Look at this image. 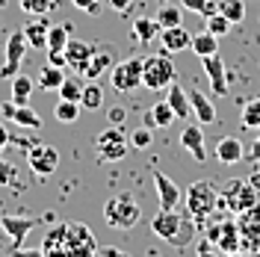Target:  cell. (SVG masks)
Wrapping results in <instances>:
<instances>
[{"label":"cell","instance_id":"bcb514c9","mask_svg":"<svg viewBox=\"0 0 260 257\" xmlns=\"http://www.w3.org/2000/svg\"><path fill=\"white\" fill-rule=\"evenodd\" d=\"M248 183H251V186H254V192L260 195V166H254V172L248 175Z\"/></svg>","mask_w":260,"mask_h":257},{"label":"cell","instance_id":"277c9868","mask_svg":"<svg viewBox=\"0 0 260 257\" xmlns=\"http://www.w3.org/2000/svg\"><path fill=\"white\" fill-rule=\"evenodd\" d=\"M98 242L95 234L83 222H65L62 225V257H86L95 254Z\"/></svg>","mask_w":260,"mask_h":257},{"label":"cell","instance_id":"f6af8a7d","mask_svg":"<svg viewBox=\"0 0 260 257\" xmlns=\"http://www.w3.org/2000/svg\"><path fill=\"white\" fill-rule=\"evenodd\" d=\"M124 118H127V113H124L121 107H115V110H110V121H113V124H124Z\"/></svg>","mask_w":260,"mask_h":257},{"label":"cell","instance_id":"4dcf8cb0","mask_svg":"<svg viewBox=\"0 0 260 257\" xmlns=\"http://www.w3.org/2000/svg\"><path fill=\"white\" fill-rule=\"evenodd\" d=\"M71 39V24H56L48 30V50H65Z\"/></svg>","mask_w":260,"mask_h":257},{"label":"cell","instance_id":"c3c4849f","mask_svg":"<svg viewBox=\"0 0 260 257\" xmlns=\"http://www.w3.org/2000/svg\"><path fill=\"white\" fill-rule=\"evenodd\" d=\"M248 157L254 163H260V139H254V145H251V151H248Z\"/></svg>","mask_w":260,"mask_h":257},{"label":"cell","instance_id":"e575fe53","mask_svg":"<svg viewBox=\"0 0 260 257\" xmlns=\"http://www.w3.org/2000/svg\"><path fill=\"white\" fill-rule=\"evenodd\" d=\"M243 127H248V130L260 127V98H251L243 107Z\"/></svg>","mask_w":260,"mask_h":257},{"label":"cell","instance_id":"ac0fdd59","mask_svg":"<svg viewBox=\"0 0 260 257\" xmlns=\"http://www.w3.org/2000/svg\"><path fill=\"white\" fill-rule=\"evenodd\" d=\"M243 157H245V151H243V142L237 136H222L216 142V160L222 163V166H237Z\"/></svg>","mask_w":260,"mask_h":257},{"label":"cell","instance_id":"f1b7e54d","mask_svg":"<svg viewBox=\"0 0 260 257\" xmlns=\"http://www.w3.org/2000/svg\"><path fill=\"white\" fill-rule=\"evenodd\" d=\"M157 24H160V30H166V27H178L180 18H183V12H180V6H175V3H162L160 9H157Z\"/></svg>","mask_w":260,"mask_h":257},{"label":"cell","instance_id":"f546056e","mask_svg":"<svg viewBox=\"0 0 260 257\" xmlns=\"http://www.w3.org/2000/svg\"><path fill=\"white\" fill-rule=\"evenodd\" d=\"M80 110L83 107L77 104V101H65V98H59L53 115H56V121H62V124H74V121L80 118Z\"/></svg>","mask_w":260,"mask_h":257},{"label":"cell","instance_id":"d6a6232c","mask_svg":"<svg viewBox=\"0 0 260 257\" xmlns=\"http://www.w3.org/2000/svg\"><path fill=\"white\" fill-rule=\"evenodd\" d=\"M80 107H83V110H98V107H104V89H101L98 83H89V86H83Z\"/></svg>","mask_w":260,"mask_h":257},{"label":"cell","instance_id":"6da1fadb","mask_svg":"<svg viewBox=\"0 0 260 257\" xmlns=\"http://www.w3.org/2000/svg\"><path fill=\"white\" fill-rule=\"evenodd\" d=\"M151 231H154V237H160V240L172 242V245H189L195 240V222L189 216H183L178 210H160L154 219H151Z\"/></svg>","mask_w":260,"mask_h":257},{"label":"cell","instance_id":"7dc6e473","mask_svg":"<svg viewBox=\"0 0 260 257\" xmlns=\"http://www.w3.org/2000/svg\"><path fill=\"white\" fill-rule=\"evenodd\" d=\"M9 142H12V136H9V130H6L3 124H0V151H3V148H6Z\"/></svg>","mask_w":260,"mask_h":257},{"label":"cell","instance_id":"30bf717a","mask_svg":"<svg viewBox=\"0 0 260 257\" xmlns=\"http://www.w3.org/2000/svg\"><path fill=\"white\" fill-rule=\"evenodd\" d=\"M27 163H30V169L39 177H50L56 169H59V151H56L53 145L36 142L30 151H27Z\"/></svg>","mask_w":260,"mask_h":257},{"label":"cell","instance_id":"f907efd6","mask_svg":"<svg viewBox=\"0 0 260 257\" xmlns=\"http://www.w3.org/2000/svg\"><path fill=\"white\" fill-rule=\"evenodd\" d=\"M6 3H9V0H0V9H3V6H6Z\"/></svg>","mask_w":260,"mask_h":257},{"label":"cell","instance_id":"4fadbf2b","mask_svg":"<svg viewBox=\"0 0 260 257\" xmlns=\"http://www.w3.org/2000/svg\"><path fill=\"white\" fill-rule=\"evenodd\" d=\"M151 177H154V189H157V198H160V210H175L180 201V186L166 177L160 169H151Z\"/></svg>","mask_w":260,"mask_h":257},{"label":"cell","instance_id":"cb8c5ba5","mask_svg":"<svg viewBox=\"0 0 260 257\" xmlns=\"http://www.w3.org/2000/svg\"><path fill=\"white\" fill-rule=\"evenodd\" d=\"M48 21H32L24 27V36H27V45L36 50H48Z\"/></svg>","mask_w":260,"mask_h":257},{"label":"cell","instance_id":"603a6c76","mask_svg":"<svg viewBox=\"0 0 260 257\" xmlns=\"http://www.w3.org/2000/svg\"><path fill=\"white\" fill-rule=\"evenodd\" d=\"M9 121H15L18 127H27V130H39L42 127V115L32 110L30 104H15V110L9 115Z\"/></svg>","mask_w":260,"mask_h":257},{"label":"cell","instance_id":"1f68e13d","mask_svg":"<svg viewBox=\"0 0 260 257\" xmlns=\"http://www.w3.org/2000/svg\"><path fill=\"white\" fill-rule=\"evenodd\" d=\"M62 80H65L62 68H56V65H50V62L39 71V86H42V89H59Z\"/></svg>","mask_w":260,"mask_h":257},{"label":"cell","instance_id":"484cf974","mask_svg":"<svg viewBox=\"0 0 260 257\" xmlns=\"http://www.w3.org/2000/svg\"><path fill=\"white\" fill-rule=\"evenodd\" d=\"M189 48H192L198 56H210V53H219V36H213L210 30L195 33V36H192V45H189Z\"/></svg>","mask_w":260,"mask_h":257},{"label":"cell","instance_id":"5bb4252c","mask_svg":"<svg viewBox=\"0 0 260 257\" xmlns=\"http://www.w3.org/2000/svg\"><path fill=\"white\" fill-rule=\"evenodd\" d=\"M95 45L92 42H83V39H68V45H65V56H68V68H74L77 74H86V68H89V59H92V53H95Z\"/></svg>","mask_w":260,"mask_h":257},{"label":"cell","instance_id":"8992f818","mask_svg":"<svg viewBox=\"0 0 260 257\" xmlns=\"http://www.w3.org/2000/svg\"><path fill=\"white\" fill-rule=\"evenodd\" d=\"M175 83V62L166 53H154L142 59V86L151 92H160Z\"/></svg>","mask_w":260,"mask_h":257},{"label":"cell","instance_id":"7a4b0ae2","mask_svg":"<svg viewBox=\"0 0 260 257\" xmlns=\"http://www.w3.org/2000/svg\"><path fill=\"white\" fill-rule=\"evenodd\" d=\"M219 207V189L210 180H195L186 189V216L195 222L198 231H204V225L210 222L213 210Z\"/></svg>","mask_w":260,"mask_h":257},{"label":"cell","instance_id":"52a82bcc","mask_svg":"<svg viewBox=\"0 0 260 257\" xmlns=\"http://www.w3.org/2000/svg\"><path fill=\"white\" fill-rule=\"evenodd\" d=\"M95 151H98V157L104 163H118V160H124L127 157V136H124V130H121V124H110L107 130H101L95 139Z\"/></svg>","mask_w":260,"mask_h":257},{"label":"cell","instance_id":"681fc988","mask_svg":"<svg viewBox=\"0 0 260 257\" xmlns=\"http://www.w3.org/2000/svg\"><path fill=\"white\" fill-rule=\"evenodd\" d=\"M213 248H216V245H213L210 240H207V242H201V245H198V251H201V254H207V251H213Z\"/></svg>","mask_w":260,"mask_h":257},{"label":"cell","instance_id":"d590c367","mask_svg":"<svg viewBox=\"0 0 260 257\" xmlns=\"http://www.w3.org/2000/svg\"><path fill=\"white\" fill-rule=\"evenodd\" d=\"M231 27H234V24H231V21H228L219 9H216L213 15H207V30H210L213 36H219V39H222V36H228V33H231Z\"/></svg>","mask_w":260,"mask_h":257},{"label":"cell","instance_id":"7bdbcfd3","mask_svg":"<svg viewBox=\"0 0 260 257\" xmlns=\"http://www.w3.org/2000/svg\"><path fill=\"white\" fill-rule=\"evenodd\" d=\"M71 3H74L77 9H83V12H92V15L101 9V0H71Z\"/></svg>","mask_w":260,"mask_h":257},{"label":"cell","instance_id":"8fae6325","mask_svg":"<svg viewBox=\"0 0 260 257\" xmlns=\"http://www.w3.org/2000/svg\"><path fill=\"white\" fill-rule=\"evenodd\" d=\"M240 237H243V251H257L260 248V204L243 210L237 216Z\"/></svg>","mask_w":260,"mask_h":257},{"label":"cell","instance_id":"ab89813d","mask_svg":"<svg viewBox=\"0 0 260 257\" xmlns=\"http://www.w3.org/2000/svg\"><path fill=\"white\" fill-rule=\"evenodd\" d=\"M151 139H154V136H151V130H148V127H136L127 136L130 148H139V151H142V148H148V145H151Z\"/></svg>","mask_w":260,"mask_h":257},{"label":"cell","instance_id":"60d3db41","mask_svg":"<svg viewBox=\"0 0 260 257\" xmlns=\"http://www.w3.org/2000/svg\"><path fill=\"white\" fill-rule=\"evenodd\" d=\"M9 183H15V169H12V163L0 157V186H9Z\"/></svg>","mask_w":260,"mask_h":257},{"label":"cell","instance_id":"44dd1931","mask_svg":"<svg viewBox=\"0 0 260 257\" xmlns=\"http://www.w3.org/2000/svg\"><path fill=\"white\" fill-rule=\"evenodd\" d=\"M160 39L162 45H166V50L169 53H180V50H186L189 45H192V33L183 30V27H166V30H160Z\"/></svg>","mask_w":260,"mask_h":257},{"label":"cell","instance_id":"2e32d148","mask_svg":"<svg viewBox=\"0 0 260 257\" xmlns=\"http://www.w3.org/2000/svg\"><path fill=\"white\" fill-rule=\"evenodd\" d=\"M180 148H183L195 163L207 160V145H204V133H201L198 124H186V127L180 130Z\"/></svg>","mask_w":260,"mask_h":257},{"label":"cell","instance_id":"7c38bea8","mask_svg":"<svg viewBox=\"0 0 260 257\" xmlns=\"http://www.w3.org/2000/svg\"><path fill=\"white\" fill-rule=\"evenodd\" d=\"M36 225H39V219H32V216H12V213L0 216V228L6 231V237L12 240L15 248H21V242L30 237V231Z\"/></svg>","mask_w":260,"mask_h":257},{"label":"cell","instance_id":"ba28073f","mask_svg":"<svg viewBox=\"0 0 260 257\" xmlns=\"http://www.w3.org/2000/svg\"><path fill=\"white\" fill-rule=\"evenodd\" d=\"M110 83H113L115 92L121 95H133L139 86H142V59H124V62H113L110 68Z\"/></svg>","mask_w":260,"mask_h":257},{"label":"cell","instance_id":"ee69618b","mask_svg":"<svg viewBox=\"0 0 260 257\" xmlns=\"http://www.w3.org/2000/svg\"><path fill=\"white\" fill-rule=\"evenodd\" d=\"M107 3L113 6V9L118 12V15H127L130 9H133V3H136V0H107Z\"/></svg>","mask_w":260,"mask_h":257},{"label":"cell","instance_id":"816d5d0a","mask_svg":"<svg viewBox=\"0 0 260 257\" xmlns=\"http://www.w3.org/2000/svg\"><path fill=\"white\" fill-rule=\"evenodd\" d=\"M160 3H166V0H160Z\"/></svg>","mask_w":260,"mask_h":257},{"label":"cell","instance_id":"4316f807","mask_svg":"<svg viewBox=\"0 0 260 257\" xmlns=\"http://www.w3.org/2000/svg\"><path fill=\"white\" fill-rule=\"evenodd\" d=\"M113 68V53H107V50H95L92 53V59H89V68H86V74L83 77H89V80H98L104 71H110Z\"/></svg>","mask_w":260,"mask_h":257},{"label":"cell","instance_id":"3957f363","mask_svg":"<svg viewBox=\"0 0 260 257\" xmlns=\"http://www.w3.org/2000/svg\"><path fill=\"white\" fill-rule=\"evenodd\" d=\"M139 216H142V210H139V204L133 201L130 192H118L104 204V222L113 231H130L139 222Z\"/></svg>","mask_w":260,"mask_h":257},{"label":"cell","instance_id":"b9f144b4","mask_svg":"<svg viewBox=\"0 0 260 257\" xmlns=\"http://www.w3.org/2000/svg\"><path fill=\"white\" fill-rule=\"evenodd\" d=\"M48 62L56 68H68V56H65V50H48Z\"/></svg>","mask_w":260,"mask_h":257},{"label":"cell","instance_id":"83f0119b","mask_svg":"<svg viewBox=\"0 0 260 257\" xmlns=\"http://www.w3.org/2000/svg\"><path fill=\"white\" fill-rule=\"evenodd\" d=\"M30 95H32V80L27 74L18 71L15 77H12V98H9V101H15V104H30Z\"/></svg>","mask_w":260,"mask_h":257},{"label":"cell","instance_id":"ffe728a7","mask_svg":"<svg viewBox=\"0 0 260 257\" xmlns=\"http://www.w3.org/2000/svg\"><path fill=\"white\" fill-rule=\"evenodd\" d=\"M186 92H189L192 115L198 118V124H213V121H216V107H213V98L201 95L198 89H186Z\"/></svg>","mask_w":260,"mask_h":257},{"label":"cell","instance_id":"7402d4cb","mask_svg":"<svg viewBox=\"0 0 260 257\" xmlns=\"http://www.w3.org/2000/svg\"><path fill=\"white\" fill-rule=\"evenodd\" d=\"M178 118H175V110L169 107V101H160V104H154L145 115V124L151 127H172Z\"/></svg>","mask_w":260,"mask_h":257},{"label":"cell","instance_id":"836d02e7","mask_svg":"<svg viewBox=\"0 0 260 257\" xmlns=\"http://www.w3.org/2000/svg\"><path fill=\"white\" fill-rule=\"evenodd\" d=\"M219 12H222L231 24H240L245 18V3L243 0H222V3H219Z\"/></svg>","mask_w":260,"mask_h":257},{"label":"cell","instance_id":"8d00e7d4","mask_svg":"<svg viewBox=\"0 0 260 257\" xmlns=\"http://www.w3.org/2000/svg\"><path fill=\"white\" fill-rule=\"evenodd\" d=\"M180 3H183V9H189V12H198V15H204V18L213 15V12L219 9L213 0H180Z\"/></svg>","mask_w":260,"mask_h":257},{"label":"cell","instance_id":"d6986e66","mask_svg":"<svg viewBox=\"0 0 260 257\" xmlns=\"http://www.w3.org/2000/svg\"><path fill=\"white\" fill-rule=\"evenodd\" d=\"M169 107L175 110V118L178 121H189V115H192V104H189V92L180 86V83H172L169 86Z\"/></svg>","mask_w":260,"mask_h":257},{"label":"cell","instance_id":"9c48e42d","mask_svg":"<svg viewBox=\"0 0 260 257\" xmlns=\"http://www.w3.org/2000/svg\"><path fill=\"white\" fill-rule=\"evenodd\" d=\"M27 48H30V45H27L24 30L9 33V39H6V65L0 68V77H3V80H12L18 71H21V62H24Z\"/></svg>","mask_w":260,"mask_h":257},{"label":"cell","instance_id":"9a60e30c","mask_svg":"<svg viewBox=\"0 0 260 257\" xmlns=\"http://www.w3.org/2000/svg\"><path fill=\"white\" fill-rule=\"evenodd\" d=\"M201 65H204V74L213 86V95L222 98L228 95V74H225V62L219 53H210V56H201Z\"/></svg>","mask_w":260,"mask_h":257},{"label":"cell","instance_id":"f35d334b","mask_svg":"<svg viewBox=\"0 0 260 257\" xmlns=\"http://www.w3.org/2000/svg\"><path fill=\"white\" fill-rule=\"evenodd\" d=\"M21 9L30 15H48L53 9V0H21Z\"/></svg>","mask_w":260,"mask_h":257},{"label":"cell","instance_id":"e0dca14e","mask_svg":"<svg viewBox=\"0 0 260 257\" xmlns=\"http://www.w3.org/2000/svg\"><path fill=\"white\" fill-rule=\"evenodd\" d=\"M216 248H219L222 254H237V251H243V237H240V225H237L234 219H225V222H222V231H219Z\"/></svg>","mask_w":260,"mask_h":257},{"label":"cell","instance_id":"74e56055","mask_svg":"<svg viewBox=\"0 0 260 257\" xmlns=\"http://www.w3.org/2000/svg\"><path fill=\"white\" fill-rule=\"evenodd\" d=\"M56 92H59V98H65V101H77V104H80L83 86H80L77 80H68V77H65V80H62V86H59Z\"/></svg>","mask_w":260,"mask_h":257},{"label":"cell","instance_id":"5b68a950","mask_svg":"<svg viewBox=\"0 0 260 257\" xmlns=\"http://www.w3.org/2000/svg\"><path fill=\"white\" fill-rule=\"evenodd\" d=\"M260 201V195L254 192V186L248 180H228L219 189V207L228 213H243V210L254 207Z\"/></svg>","mask_w":260,"mask_h":257},{"label":"cell","instance_id":"d4e9b609","mask_svg":"<svg viewBox=\"0 0 260 257\" xmlns=\"http://www.w3.org/2000/svg\"><path fill=\"white\" fill-rule=\"evenodd\" d=\"M157 36H160L157 18H136V21H133V39H136V42L148 45V42H154Z\"/></svg>","mask_w":260,"mask_h":257}]
</instances>
